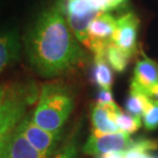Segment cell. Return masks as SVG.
<instances>
[{"label": "cell", "instance_id": "1", "mask_svg": "<svg viewBox=\"0 0 158 158\" xmlns=\"http://www.w3.org/2000/svg\"><path fill=\"white\" fill-rule=\"evenodd\" d=\"M23 45L31 69L47 79L72 73L88 60L67 23L63 0L38 12L26 31Z\"/></svg>", "mask_w": 158, "mask_h": 158}, {"label": "cell", "instance_id": "2", "mask_svg": "<svg viewBox=\"0 0 158 158\" xmlns=\"http://www.w3.org/2000/svg\"><path fill=\"white\" fill-rule=\"evenodd\" d=\"M74 109V97L70 88L60 82L41 86L32 119L36 125L48 131H61Z\"/></svg>", "mask_w": 158, "mask_h": 158}, {"label": "cell", "instance_id": "3", "mask_svg": "<svg viewBox=\"0 0 158 158\" xmlns=\"http://www.w3.org/2000/svg\"><path fill=\"white\" fill-rule=\"evenodd\" d=\"M38 96V88L32 81L0 85V145L15 131Z\"/></svg>", "mask_w": 158, "mask_h": 158}, {"label": "cell", "instance_id": "4", "mask_svg": "<svg viewBox=\"0 0 158 158\" xmlns=\"http://www.w3.org/2000/svg\"><path fill=\"white\" fill-rule=\"evenodd\" d=\"M20 134L26 141L39 152L52 156L61 141L63 131H48L34 123L32 115L26 114L17 126Z\"/></svg>", "mask_w": 158, "mask_h": 158}, {"label": "cell", "instance_id": "5", "mask_svg": "<svg viewBox=\"0 0 158 158\" xmlns=\"http://www.w3.org/2000/svg\"><path fill=\"white\" fill-rule=\"evenodd\" d=\"M131 142L132 140L129 135L125 132L117 131L105 134L93 129L82 147V151L87 155L98 156L115 151H125L131 146Z\"/></svg>", "mask_w": 158, "mask_h": 158}, {"label": "cell", "instance_id": "6", "mask_svg": "<svg viewBox=\"0 0 158 158\" xmlns=\"http://www.w3.org/2000/svg\"><path fill=\"white\" fill-rule=\"evenodd\" d=\"M140 20L134 12L129 11L116 20V29L111 43L131 56L137 50V40Z\"/></svg>", "mask_w": 158, "mask_h": 158}, {"label": "cell", "instance_id": "7", "mask_svg": "<svg viewBox=\"0 0 158 158\" xmlns=\"http://www.w3.org/2000/svg\"><path fill=\"white\" fill-rule=\"evenodd\" d=\"M43 154L28 143L18 128L5 139L0 146V158H50Z\"/></svg>", "mask_w": 158, "mask_h": 158}, {"label": "cell", "instance_id": "8", "mask_svg": "<svg viewBox=\"0 0 158 158\" xmlns=\"http://www.w3.org/2000/svg\"><path fill=\"white\" fill-rule=\"evenodd\" d=\"M22 46L18 29L0 30V74L20 60Z\"/></svg>", "mask_w": 158, "mask_h": 158}, {"label": "cell", "instance_id": "9", "mask_svg": "<svg viewBox=\"0 0 158 158\" xmlns=\"http://www.w3.org/2000/svg\"><path fill=\"white\" fill-rule=\"evenodd\" d=\"M158 82V63L147 56L135 63L134 77L131 86L143 91L148 96V91Z\"/></svg>", "mask_w": 158, "mask_h": 158}, {"label": "cell", "instance_id": "10", "mask_svg": "<svg viewBox=\"0 0 158 158\" xmlns=\"http://www.w3.org/2000/svg\"><path fill=\"white\" fill-rule=\"evenodd\" d=\"M117 107L118 106L115 103L109 106H99L96 104L93 105L91 107L93 129L105 134L119 131L115 122L113 121V114Z\"/></svg>", "mask_w": 158, "mask_h": 158}, {"label": "cell", "instance_id": "11", "mask_svg": "<svg viewBox=\"0 0 158 158\" xmlns=\"http://www.w3.org/2000/svg\"><path fill=\"white\" fill-rule=\"evenodd\" d=\"M91 80L94 84L99 85L100 88L111 89L114 76L105 55L94 56L93 69H91Z\"/></svg>", "mask_w": 158, "mask_h": 158}, {"label": "cell", "instance_id": "12", "mask_svg": "<svg viewBox=\"0 0 158 158\" xmlns=\"http://www.w3.org/2000/svg\"><path fill=\"white\" fill-rule=\"evenodd\" d=\"M150 98L143 91L131 86V90L125 101V109L128 114L142 117L146 110Z\"/></svg>", "mask_w": 158, "mask_h": 158}, {"label": "cell", "instance_id": "13", "mask_svg": "<svg viewBox=\"0 0 158 158\" xmlns=\"http://www.w3.org/2000/svg\"><path fill=\"white\" fill-rule=\"evenodd\" d=\"M113 121L115 122L119 131L125 132L127 135L135 134L142 126L141 117L131 115L128 113L122 112V110L117 107L113 114Z\"/></svg>", "mask_w": 158, "mask_h": 158}, {"label": "cell", "instance_id": "14", "mask_svg": "<svg viewBox=\"0 0 158 158\" xmlns=\"http://www.w3.org/2000/svg\"><path fill=\"white\" fill-rule=\"evenodd\" d=\"M105 56L110 67L118 73H122L127 68L129 60L131 58L129 55L112 43H110L106 48Z\"/></svg>", "mask_w": 158, "mask_h": 158}, {"label": "cell", "instance_id": "15", "mask_svg": "<svg viewBox=\"0 0 158 158\" xmlns=\"http://www.w3.org/2000/svg\"><path fill=\"white\" fill-rule=\"evenodd\" d=\"M144 126L148 131H154L158 128V101L150 98L149 103L143 114Z\"/></svg>", "mask_w": 158, "mask_h": 158}, {"label": "cell", "instance_id": "16", "mask_svg": "<svg viewBox=\"0 0 158 158\" xmlns=\"http://www.w3.org/2000/svg\"><path fill=\"white\" fill-rule=\"evenodd\" d=\"M93 11H96L91 8L87 0H66L65 3V14L70 15H86ZM98 12V11H97Z\"/></svg>", "mask_w": 158, "mask_h": 158}, {"label": "cell", "instance_id": "17", "mask_svg": "<svg viewBox=\"0 0 158 158\" xmlns=\"http://www.w3.org/2000/svg\"><path fill=\"white\" fill-rule=\"evenodd\" d=\"M78 153V143L75 137L71 138L68 142L56 150L50 158H76Z\"/></svg>", "mask_w": 158, "mask_h": 158}, {"label": "cell", "instance_id": "18", "mask_svg": "<svg viewBox=\"0 0 158 158\" xmlns=\"http://www.w3.org/2000/svg\"><path fill=\"white\" fill-rule=\"evenodd\" d=\"M128 148L142 151L145 153H149L150 151H154L158 148V141L152 140V139H139V140H132L131 146Z\"/></svg>", "mask_w": 158, "mask_h": 158}, {"label": "cell", "instance_id": "19", "mask_svg": "<svg viewBox=\"0 0 158 158\" xmlns=\"http://www.w3.org/2000/svg\"><path fill=\"white\" fill-rule=\"evenodd\" d=\"M112 104H114V100H113V94L111 89H108V88H100L97 96L96 105L109 106L112 105Z\"/></svg>", "mask_w": 158, "mask_h": 158}, {"label": "cell", "instance_id": "20", "mask_svg": "<svg viewBox=\"0 0 158 158\" xmlns=\"http://www.w3.org/2000/svg\"><path fill=\"white\" fill-rule=\"evenodd\" d=\"M148 156H149L148 153L132 149V148H127L124 151V158H148Z\"/></svg>", "mask_w": 158, "mask_h": 158}, {"label": "cell", "instance_id": "21", "mask_svg": "<svg viewBox=\"0 0 158 158\" xmlns=\"http://www.w3.org/2000/svg\"><path fill=\"white\" fill-rule=\"evenodd\" d=\"M96 158H124V151H115L96 156Z\"/></svg>", "mask_w": 158, "mask_h": 158}, {"label": "cell", "instance_id": "22", "mask_svg": "<svg viewBox=\"0 0 158 158\" xmlns=\"http://www.w3.org/2000/svg\"><path fill=\"white\" fill-rule=\"evenodd\" d=\"M148 97L153 100L158 101V82L151 88L149 91H148Z\"/></svg>", "mask_w": 158, "mask_h": 158}, {"label": "cell", "instance_id": "23", "mask_svg": "<svg viewBox=\"0 0 158 158\" xmlns=\"http://www.w3.org/2000/svg\"><path fill=\"white\" fill-rule=\"evenodd\" d=\"M148 158H158V157H153V156H150L149 155V156H148Z\"/></svg>", "mask_w": 158, "mask_h": 158}]
</instances>
